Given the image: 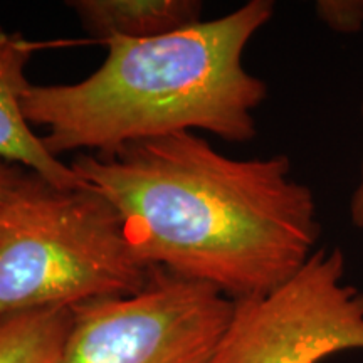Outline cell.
<instances>
[{
	"instance_id": "cell-11",
	"label": "cell",
	"mask_w": 363,
	"mask_h": 363,
	"mask_svg": "<svg viewBox=\"0 0 363 363\" xmlns=\"http://www.w3.org/2000/svg\"><path fill=\"white\" fill-rule=\"evenodd\" d=\"M24 170L26 169H22L19 165L0 160V202H2V199L6 197L9 190L12 189V185L16 184Z\"/></svg>"
},
{
	"instance_id": "cell-6",
	"label": "cell",
	"mask_w": 363,
	"mask_h": 363,
	"mask_svg": "<svg viewBox=\"0 0 363 363\" xmlns=\"http://www.w3.org/2000/svg\"><path fill=\"white\" fill-rule=\"evenodd\" d=\"M38 45L19 33L0 27V160L33 170L62 187L84 182L61 158L52 155L24 115L26 93L33 84L26 69Z\"/></svg>"
},
{
	"instance_id": "cell-2",
	"label": "cell",
	"mask_w": 363,
	"mask_h": 363,
	"mask_svg": "<svg viewBox=\"0 0 363 363\" xmlns=\"http://www.w3.org/2000/svg\"><path fill=\"white\" fill-rule=\"evenodd\" d=\"M272 0L160 35L108 40L96 71L72 84H33L24 115L62 153H110L126 143L203 130L229 143L257 135L267 86L244 66L251 39L274 16Z\"/></svg>"
},
{
	"instance_id": "cell-5",
	"label": "cell",
	"mask_w": 363,
	"mask_h": 363,
	"mask_svg": "<svg viewBox=\"0 0 363 363\" xmlns=\"http://www.w3.org/2000/svg\"><path fill=\"white\" fill-rule=\"evenodd\" d=\"M234 301L153 267L140 293L72 308L66 363H211Z\"/></svg>"
},
{
	"instance_id": "cell-7",
	"label": "cell",
	"mask_w": 363,
	"mask_h": 363,
	"mask_svg": "<svg viewBox=\"0 0 363 363\" xmlns=\"http://www.w3.org/2000/svg\"><path fill=\"white\" fill-rule=\"evenodd\" d=\"M91 38L143 40L160 38L202 21L199 0H71Z\"/></svg>"
},
{
	"instance_id": "cell-10",
	"label": "cell",
	"mask_w": 363,
	"mask_h": 363,
	"mask_svg": "<svg viewBox=\"0 0 363 363\" xmlns=\"http://www.w3.org/2000/svg\"><path fill=\"white\" fill-rule=\"evenodd\" d=\"M360 113L363 121V86H362V99H360ZM348 216L350 222L358 229H363V150H362V160L360 170H358V180L355 189H353L350 202H348Z\"/></svg>"
},
{
	"instance_id": "cell-3",
	"label": "cell",
	"mask_w": 363,
	"mask_h": 363,
	"mask_svg": "<svg viewBox=\"0 0 363 363\" xmlns=\"http://www.w3.org/2000/svg\"><path fill=\"white\" fill-rule=\"evenodd\" d=\"M152 272L88 184L62 187L26 169L0 202V316L131 296Z\"/></svg>"
},
{
	"instance_id": "cell-9",
	"label": "cell",
	"mask_w": 363,
	"mask_h": 363,
	"mask_svg": "<svg viewBox=\"0 0 363 363\" xmlns=\"http://www.w3.org/2000/svg\"><path fill=\"white\" fill-rule=\"evenodd\" d=\"M315 12L331 33L353 35L363 29V0H318Z\"/></svg>"
},
{
	"instance_id": "cell-8",
	"label": "cell",
	"mask_w": 363,
	"mask_h": 363,
	"mask_svg": "<svg viewBox=\"0 0 363 363\" xmlns=\"http://www.w3.org/2000/svg\"><path fill=\"white\" fill-rule=\"evenodd\" d=\"M72 308L0 316V363H66Z\"/></svg>"
},
{
	"instance_id": "cell-1",
	"label": "cell",
	"mask_w": 363,
	"mask_h": 363,
	"mask_svg": "<svg viewBox=\"0 0 363 363\" xmlns=\"http://www.w3.org/2000/svg\"><path fill=\"white\" fill-rule=\"evenodd\" d=\"M69 167L113 203L143 264L233 301L276 289L320 249L315 194L281 153L233 158L182 131Z\"/></svg>"
},
{
	"instance_id": "cell-4",
	"label": "cell",
	"mask_w": 363,
	"mask_h": 363,
	"mask_svg": "<svg viewBox=\"0 0 363 363\" xmlns=\"http://www.w3.org/2000/svg\"><path fill=\"white\" fill-rule=\"evenodd\" d=\"M340 247H320L291 279L234 301L211 363H321L363 350V288Z\"/></svg>"
}]
</instances>
